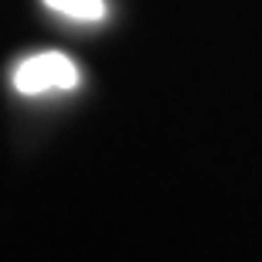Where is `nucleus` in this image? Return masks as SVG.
<instances>
[{
    "instance_id": "2",
    "label": "nucleus",
    "mask_w": 262,
    "mask_h": 262,
    "mask_svg": "<svg viewBox=\"0 0 262 262\" xmlns=\"http://www.w3.org/2000/svg\"><path fill=\"white\" fill-rule=\"evenodd\" d=\"M51 10H58L65 17L75 20H102L106 17V4L102 0H45Z\"/></svg>"
},
{
    "instance_id": "1",
    "label": "nucleus",
    "mask_w": 262,
    "mask_h": 262,
    "mask_svg": "<svg viewBox=\"0 0 262 262\" xmlns=\"http://www.w3.org/2000/svg\"><path fill=\"white\" fill-rule=\"evenodd\" d=\"M14 85L24 96H41V92H51V89H75L78 65L61 51H41V55L28 58L17 68Z\"/></svg>"
}]
</instances>
